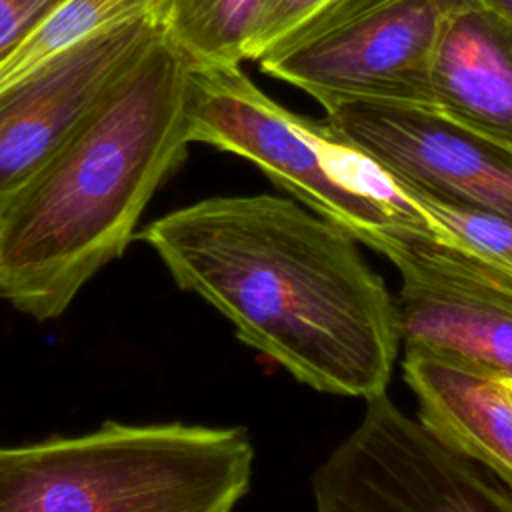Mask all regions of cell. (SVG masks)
<instances>
[{"label": "cell", "instance_id": "6da1fadb", "mask_svg": "<svg viewBox=\"0 0 512 512\" xmlns=\"http://www.w3.org/2000/svg\"><path fill=\"white\" fill-rule=\"evenodd\" d=\"M138 238L182 290L298 382L364 400L386 394L400 344L396 298L338 224L274 194L212 196Z\"/></svg>", "mask_w": 512, "mask_h": 512}, {"label": "cell", "instance_id": "7a4b0ae2", "mask_svg": "<svg viewBox=\"0 0 512 512\" xmlns=\"http://www.w3.org/2000/svg\"><path fill=\"white\" fill-rule=\"evenodd\" d=\"M192 62L164 36L0 214V300L58 318L188 150Z\"/></svg>", "mask_w": 512, "mask_h": 512}, {"label": "cell", "instance_id": "3957f363", "mask_svg": "<svg viewBox=\"0 0 512 512\" xmlns=\"http://www.w3.org/2000/svg\"><path fill=\"white\" fill-rule=\"evenodd\" d=\"M252 462L244 428L106 422L0 446V512H232Z\"/></svg>", "mask_w": 512, "mask_h": 512}, {"label": "cell", "instance_id": "277c9868", "mask_svg": "<svg viewBox=\"0 0 512 512\" xmlns=\"http://www.w3.org/2000/svg\"><path fill=\"white\" fill-rule=\"evenodd\" d=\"M474 0H326L258 62L324 110L354 100L432 106L434 50Z\"/></svg>", "mask_w": 512, "mask_h": 512}, {"label": "cell", "instance_id": "5b68a950", "mask_svg": "<svg viewBox=\"0 0 512 512\" xmlns=\"http://www.w3.org/2000/svg\"><path fill=\"white\" fill-rule=\"evenodd\" d=\"M188 140L246 158L306 208L384 254L400 226L382 206L342 186L328 164L326 124L290 112L236 64L190 66Z\"/></svg>", "mask_w": 512, "mask_h": 512}, {"label": "cell", "instance_id": "8992f818", "mask_svg": "<svg viewBox=\"0 0 512 512\" xmlns=\"http://www.w3.org/2000/svg\"><path fill=\"white\" fill-rule=\"evenodd\" d=\"M314 512H512L480 464L404 414L386 394L312 476Z\"/></svg>", "mask_w": 512, "mask_h": 512}, {"label": "cell", "instance_id": "52a82bcc", "mask_svg": "<svg viewBox=\"0 0 512 512\" xmlns=\"http://www.w3.org/2000/svg\"><path fill=\"white\" fill-rule=\"evenodd\" d=\"M384 256L398 268V332L422 352L512 378V276L434 238L398 232Z\"/></svg>", "mask_w": 512, "mask_h": 512}, {"label": "cell", "instance_id": "ba28073f", "mask_svg": "<svg viewBox=\"0 0 512 512\" xmlns=\"http://www.w3.org/2000/svg\"><path fill=\"white\" fill-rule=\"evenodd\" d=\"M160 36L154 14L132 18L0 86V214Z\"/></svg>", "mask_w": 512, "mask_h": 512}, {"label": "cell", "instance_id": "9c48e42d", "mask_svg": "<svg viewBox=\"0 0 512 512\" xmlns=\"http://www.w3.org/2000/svg\"><path fill=\"white\" fill-rule=\"evenodd\" d=\"M322 118L394 178L450 204L512 218V148L430 106L342 102Z\"/></svg>", "mask_w": 512, "mask_h": 512}, {"label": "cell", "instance_id": "30bf717a", "mask_svg": "<svg viewBox=\"0 0 512 512\" xmlns=\"http://www.w3.org/2000/svg\"><path fill=\"white\" fill-rule=\"evenodd\" d=\"M432 106L512 148V24L478 0L450 14L432 70Z\"/></svg>", "mask_w": 512, "mask_h": 512}, {"label": "cell", "instance_id": "8fae6325", "mask_svg": "<svg viewBox=\"0 0 512 512\" xmlns=\"http://www.w3.org/2000/svg\"><path fill=\"white\" fill-rule=\"evenodd\" d=\"M402 370L418 420L512 494V402L496 378L422 352H406Z\"/></svg>", "mask_w": 512, "mask_h": 512}, {"label": "cell", "instance_id": "7c38bea8", "mask_svg": "<svg viewBox=\"0 0 512 512\" xmlns=\"http://www.w3.org/2000/svg\"><path fill=\"white\" fill-rule=\"evenodd\" d=\"M264 0H156L164 36L198 66L246 60Z\"/></svg>", "mask_w": 512, "mask_h": 512}, {"label": "cell", "instance_id": "4fadbf2b", "mask_svg": "<svg viewBox=\"0 0 512 512\" xmlns=\"http://www.w3.org/2000/svg\"><path fill=\"white\" fill-rule=\"evenodd\" d=\"M148 14L156 16V0H60L0 60V86L100 30Z\"/></svg>", "mask_w": 512, "mask_h": 512}, {"label": "cell", "instance_id": "5bb4252c", "mask_svg": "<svg viewBox=\"0 0 512 512\" xmlns=\"http://www.w3.org/2000/svg\"><path fill=\"white\" fill-rule=\"evenodd\" d=\"M394 180L422 212L434 238L452 244L512 276V218L450 204L398 178Z\"/></svg>", "mask_w": 512, "mask_h": 512}, {"label": "cell", "instance_id": "9a60e30c", "mask_svg": "<svg viewBox=\"0 0 512 512\" xmlns=\"http://www.w3.org/2000/svg\"><path fill=\"white\" fill-rule=\"evenodd\" d=\"M326 0H264L246 60H260Z\"/></svg>", "mask_w": 512, "mask_h": 512}, {"label": "cell", "instance_id": "2e32d148", "mask_svg": "<svg viewBox=\"0 0 512 512\" xmlns=\"http://www.w3.org/2000/svg\"><path fill=\"white\" fill-rule=\"evenodd\" d=\"M60 0H0V60Z\"/></svg>", "mask_w": 512, "mask_h": 512}, {"label": "cell", "instance_id": "e0dca14e", "mask_svg": "<svg viewBox=\"0 0 512 512\" xmlns=\"http://www.w3.org/2000/svg\"><path fill=\"white\" fill-rule=\"evenodd\" d=\"M484 8L498 14L500 18L508 20L512 24V0H478Z\"/></svg>", "mask_w": 512, "mask_h": 512}, {"label": "cell", "instance_id": "ac0fdd59", "mask_svg": "<svg viewBox=\"0 0 512 512\" xmlns=\"http://www.w3.org/2000/svg\"><path fill=\"white\" fill-rule=\"evenodd\" d=\"M496 382L500 384V388L506 394V398L512 402V378H496Z\"/></svg>", "mask_w": 512, "mask_h": 512}]
</instances>
